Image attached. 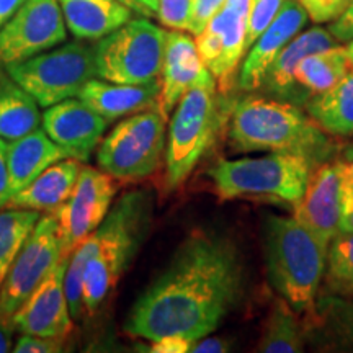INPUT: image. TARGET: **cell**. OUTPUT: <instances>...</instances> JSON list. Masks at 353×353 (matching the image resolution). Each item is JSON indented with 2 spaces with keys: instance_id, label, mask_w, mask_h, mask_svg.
Listing matches in <instances>:
<instances>
[{
  "instance_id": "1",
  "label": "cell",
  "mask_w": 353,
  "mask_h": 353,
  "mask_svg": "<svg viewBox=\"0 0 353 353\" xmlns=\"http://www.w3.org/2000/svg\"><path fill=\"white\" fill-rule=\"evenodd\" d=\"M244 288L236 242L223 234L193 232L132 304L125 330L149 342L180 335L193 345L223 324Z\"/></svg>"
},
{
  "instance_id": "2",
  "label": "cell",
  "mask_w": 353,
  "mask_h": 353,
  "mask_svg": "<svg viewBox=\"0 0 353 353\" xmlns=\"http://www.w3.org/2000/svg\"><path fill=\"white\" fill-rule=\"evenodd\" d=\"M152 196L130 192L114 203L95 229L70 254L65 268V293L74 319L94 312L107 299L151 226Z\"/></svg>"
},
{
  "instance_id": "3",
  "label": "cell",
  "mask_w": 353,
  "mask_h": 353,
  "mask_svg": "<svg viewBox=\"0 0 353 353\" xmlns=\"http://www.w3.org/2000/svg\"><path fill=\"white\" fill-rule=\"evenodd\" d=\"M237 152H293L316 162L329 156V139L298 105L272 97L249 95L232 107L228 131Z\"/></svg>"
},
{
  "instance_id": "4",
  "label": "cell",
  "mask_w": 353,
  "mask_h": 353,
  "mask_svg": "<svg viewBox=\"0 0 353 353\" xmlns=\"http://www.w3.org/2000/svg\"><path fill=\"white\" fill-rule=\"evenodd\" d=\"M327 249L294 216H272L265 228L268 280L298 316L316 307Z\"/></svg>"
},
{
  "instance_id": "5",
  "label": "cell",
  "mask_w": 353,
  "mask_h": 353,
  "mask_svg": "<svg viewBox=\"0 0 353 353\" xmlns=\"http://www.w3.org/2000/svg\"><path fill=\"white\" fill-rule=\"evenodd\" d=\"M223 100L218 82L206 79L180 99L170 114L165 145V187L175 190L185 183L208 151L223 121Z\"/></svg>"
},
{
  "instance_id": "6",
  "label": "cell",
  "mask_w": 353,
  "mask_h": 353,
  "mask_svg": "<svg viewBox=\"0 0 353 353\" xmlns=\"http://www.w3.org/2000/svg\"><path fill=\"white\" fill-rule=\"evenodd\" d=\"M312 162L301 154L270 152L262 157L223 159L210 169L219 200L272 196L296 205L306 190Z\"/></svg>"
},
{
  "instance_id": "7",
  "label": "cell",
  "mask_w": 353,
  "mask_h": 353,
  "mask_svg": "<svg viewBox=\"0 0 353 353\" xmlns=\"http://www.w3.org/2000/svg\"><path fill=\"white\" fill-rule=\"evenodd\" d=\"M3 68L39 107L48 108L79 97L85 83L97 77L95 46L72 41Z\"/></svg>"
},
{
  "instance_id": "8",
  "label": "cell",
  "mask_w": 353,
  "mask_h": 353,
  "mask_svg": "<svg viewBox=\"0 0 353 353\" xmlns=\"http://www.w3.org/2000/svg\"><path fill=\"white\" fill-rule=\"evenodd\" d=\"M167 118L157 107L132 113L100 143L97 162L118 180H143L165 157Z\"/></svg>"
},
{
  "instance_id": "9",
  "label": "cell",
  "mask_w": 353,
  "mask_h": 353,
  "mask_svg": "<svg viewBox=\"0 0 353 353\" xmlns=\"http://www.w3.org/2000/svg\"><path fill=\"white\" fill-rule=\"evenodd\" d=\"M167 32L148 19L130 20L95 46L97 77L144 83L161 77Z\"/></svg>"
},
{
  "instance_id": "10",
  "label": "cell",
  "mask_w": 353,
  "mask_h": 353,
  "mask_svg": "<svg viewBox=\"0 0 353 353\" xmlns=\"http://www.w3.org/2000/svg\"><path fill=\"white\" fill-rule=\"evenodd\" d=\"M63 259L56 216H43L26 237L0 288V316L12 317Z\"/></svg>"
},
{
  "instance_id": "11",
  "label": "cell",
  "mask_w": 353,
  "mask_h": 353,
  "mask_svg": "<svg viewBox=\"0 0 353 353\" xmlns=\"http://www.w3.org/2000/svg\"><path fill=\"white\" fill-rule=\"evenodd\" d=\"M257 0H226L196 34V50L213 74L221 94L236 83V70L245 56L247 20Z\"/></svg>"
},
{
  "instance_id": "12",
  "label": "cell",
  "mask_w": 353,
  "mask_h": 353,
  "mask_svg": "<svg viewBox=\"0 0 353 353\" xmlns=\"http://www.w3.org/2000/svg\"><path fill=\"white\" fill-rule=\"evenodd\" d=\"M117 192L114 176L101 169L81 167L70 196L52 211L64 257H70V254L100 226L112 208Z\"/></svg>"
},
{
  "instance_id": "13",
  "label": "cell",
  "mask_w": 353,
  "mask_h": 353,
  "mask_svg": "<svg viewBox=\"0 0 353 353\" xmlns=\"http://www.w3.org/2000/svg\"><path fill=\"white\" fill-rule=\"evenodd\" d=\"M68 38L57 0H25L0 28V65L30 59Z\"/></svg>"
},
{
  "instance_id": "14",
  "label": "cell",
  "mask_w": 353,
  "mask_h": 353,
  "mask_svg": "<svg viewBox=\"0 0 353 353\" xmlns=\"http://www.w3.org/2000/svg\"><path fill=\"white\" fill-rule=\"evenodd\" d=\"M68 262L69 257L61 260L32 296L13 312L12 322L17 332L52 339H65L70 334L74 317L64 285Z\"/></svg>"
},
{
  "instance_id": "15",
  "label": "cell",
  "mask_w": 353,
  "mask_h": 353,
  "mask_svg": "<svg viewBox=\"0 0 353 353\" xmlns=\"http://www.w3.org/2000/svg\"><path fill=\"white\" fill-rule=\"evenodd\" d=\"M343 161L322 162L309 175L301 200L294 205V218L311 231L327 249L341 232Z\"/></svg>"
},
{
  "instance_id": "16",
  "label": "cell",
  "mask_w": 353,
  "mask_h": 353,
  "mask_svg": "<svg viewBox=\"0 0 353 353\" xmlns=\"http://www.w3.org/2000/svg\"><path fill=\"white\" fill-rule=\"evenodd\" d=\"M41 125L68 157L87 162L100 144L110 121L74 97L48 107L41 114Z\"/></svg>"
},
{
  "instance_id": "17",
  "label": "cell",
  "mask_w": 353,
  "mask_h": 353,
  "mask_svg": "<svg viewBox=\"0 0 353 353\" xmlns=\"http://www.w3.org/2000/svg\"><path fill=\"white\" fill-rule=\"evenodd\" d=\"M307 19V12L298 0H285L275 20L245 52L237 77V87L241 90H259L268 68L286 44L301 33Z\"/></svg>"
},
{
  "instance_id": "18",
  "label": "cell",
  "mask_w": 353,
  "mask_h": 353,
  "mask_svg": "<svg viewBox=\"0 0 353 353\" xmlns=\"http://www.w3.org/2000/svg\"><path fill=\"white\" fill-rule=\"evenodd\" d=\"M210 77L214 76L203 64L195 39L179 30L167 33L157 110L169 120L176 103L190 88Z\"/></svg>"
},
{
  "instance_id": "19",
  "label": "cell",
  "mask_w": 353,
  "mask_h": 353,
  "mask_svg": "<svg viewBox=\"0 0 353 353\" xmlns=\"http://www.w3.org/2000/svg\"><path fill=\"white\" fill-rule=\"evenodd\" d=\"M335 44H337L335 38L327 28H322V26H314V28L298 33L268 68L260 88H263L265 94L272 99L290 101L298 107L299 103H306L307 97L303 94L294 81V70L306 56L329 50Z\"/></svg>"
},
{
  "instance_id": "20",
  "label": "cell",
  "mask_w": 353,
  "mask_h": 353,
  "mask_svg": "<svg viewBox=\"0 0 353 353\" xmlns=\"http://www.w3.org/2000/svg\"><path fill=\"white\" fill-rule=\"evenodd\" d=\"M159 92L161 77L144 83H114L103 79H92L82 88L79 99L112 123L118 118L156 107Z\"/></svg>"
},
{
  "instance_id": "21",
  "label": "cell",
  "mask_w": 353,
  "mask_h": 353,
  "mask_svg": "<svg viewBox=\"0 0 353 353\" xmlns=\"http://www.w3.org/2000/svg\"><path fill=\"white\" fill-rule=\"evenodd\" d=\"M63 159H68V154L39 128L23 138L10 141L7 145L8 187L6 206L15 193L28 187L41 172Z\"/></svg>"
},
{
  "instance_id": "22",
  "label": "cell",
  "mask_w": 353,
  "mask_h": 353,
  "mask_svg": "<svg viewBox=\"0 0 353 353\" xmlns=\"http://www.w3.org/2000/svg\"><path fill=\"white\" fill-rule=\"evenodd\" d=\"M81 164L76 159H63L48 167L28 187L15 193L7 203V208L34 211H56L68 200L76 187Z\"/></svg>"
},
{
  "instance_id": "23",
  "label": "cell",
  "mask_w": 353,
  "mask_h": 353,
  "mask_svg": "<svg viewBox=\"0 0 353 353\" xmlns=\"http://www.w3.org/2000/svg\"><path fill=\"white\" fill-rule=\"evenodd\" d=\"M65 26L77 39H101L131 20L120 0H57Z\"/></svg>"
},
{
  "instance_id": "24",
  "label": "cell",
  "mask_w": 353,
  "mask_h": 353,
  "mask_svg": "<svg viewBox=\"0 0 353 353\" xmlns=\"http://www.w3.org/2000/svg\"><path fill=\"white\" fill-rule=\"evenodd\" d=\"M304 107L312 121L327 134L353 136V69L327 90L309 97Z\"/></svg>"
},
{
  "instance_id": "25",
  "label": "cell",
  "mask_w": 353,
  "mask_h": 353,
  "mask_svg": "<svg viewBox=\"0 0 353 353\" xmlns=\"http://www.w3.org/2000/svg\"><path fill=\"white\" fill-rule=\"evenodd\" d=\"M41 125L38 101L0 70V138L7 143L23 138Z\"/></svg>"
},
{
  "instance_id": "26",
  "label": "cell",
  "mask_w": 353,
  "mask_h": 353,
  "mask_svg": "<svg viewBox=\"0 0 353 353\" xmlns=\"http://www.w3.org/2000/svg\"><path fill=\"white\" fill-rule=\"evenodd\" d=\"M353 69L345 46H335L329 50L312 52L304 57L294 70V81L304 95L312 97L327 90Z\"/></svg>"
},
{
  "instance_id": "27",
  "label": "cell",
  "mask_w": 353,
  "mask_h": 353,
  "mask_svg": "<svg viewBox=\"0 0 353 353\" xmlns=\"http://www.w3.org/2000/svg\"><path fill=\"white\" fill-rule=\"evenodd\" d=\"M296 312L283 299L273 306L267 319L257 352L262 353H299L304 350L303 330L299 327Z\"/></svg>"
},
{
  "instance_id": "28",
  "label": "cell",
  "mask_w": 353,
  "mask_h": 353,
  "mask_svg": "<svg viewBox=\"0 0 353 353\" xmlns=\"http://www.w3.org/2000/svg\"><path fill=\"white\" fill-rule=\"evenodd\" d=\"M322 283L327 296H353V232L341 231L329 242Z\"/></svg>"
},
{
  "instance_id": "29",
  "label": "cell",
  "mask_w": 353,
  "mask_h": 353,
  "mask_svg": "<svg viewBox=\"0 0 353 353\" xmlns=\"http://www.w3.org/2000/svg\"><path fill=\"white\" fill-rule=\"evenodd\" d=\"M41 218L39 211L8 208L0 211V288L21 245Z\"/></svg>"
},
{
  "instance_id": "30",
  "label": "cell",
  "mask_w": 353,
  "mask_h": 353,
  "mask_svg": "<svg viewBox=\"0 0 353 353\" xmlns=\"http://www.w3.org/2000/svg\"><path fill=\"white\" fill-rule=\"evenodd\" d=\"M324 332L334 345L343 350H353V296L337 298L322 294L316 301Z\"/></svg>"
},
{
  "instance_id": "31",
  "label": "cell",
  "mask_w": 353,
  "mask_h": 353,
  "mask_svg": "<svg viewBox=\"0 0 353 353\" xmlns=\"http://www.w3.org/2000/svg\"><path fill=\"white\" fill-rule=\"evenodd\" d=\"M285 0H257L250 12L249 20H247V33H245V52L249 48L257 41V38L265 30L270 26L275 17L280 12Z\"/></svg>"
},
{
  "instance_id": "32",
  "label": "cell",
  "mask_w": 353,
  "mask_h": 353,
  "mask_svg": "<svg viewBox=\"0 0 353 353\" xmlns=\"http://www.w3.org/2000/svg\"><path fill=\"white\" fill-rule=\"evenodd\" d=\"M192 0H159L157 17L167 28L188 32Z\"/></svg>"
},
{
  "instance_id": "33",
  "label": "cell",
  "mask_w": 353,
  "mask_h": 353,
  "mask_svg": "<svg viewBox=\"0 0 353 353\" xmlns=\"http://www.w3.org/2000/svg\"><path fill=\"white\" fill-rule=\"evenodd\" d=\"M316 23H330L348 7L352 0H298Z\"/></svg>"
},
{
  "instance_id": "34",
  "label": "cell",
  "mask_w": 353,
  "mask_h": 353,
  "mask_svg": "<svg viewBox=\"0 0 353 353\" xmlns=\"http://www.w3.org/2000/svg\"><path fill=\"white\" fill-rule=\"evenodd\" d=\"M64 339L39 337V335L21 334V337L13 343L15 353H57L63 352Z\"/></svg>"
},
{
  "instance_id": "35",
  "label": "cell",
  "mask_w": 353,
  "mask_h": 353,
  "mask_svg": "<svg viewBox=\"0 0 353 353\" xmlns=\"http://www.w3.org/2000/svg\"><path fill=\"white\" fill-rule=\"evenodd\" d=\"M226 0H192V13H190V33L196 37L208 25L213 15L224 6Z\"/></svg>"
},
{
  "instance_id": "36",
  "label": "cell",
  "mask_w": 353,
  "mask_h": 353,
  "mask_svg": "<svg viewBox=\"0 0 353 353\" xmlns=\"http://www.w3.org/2000/svg\"><path fill=\"white\" fill-rule=\"evenodd\" d=\"M327 30L337 43L350 41L353 38V0L348 3V7L342 12L341 17H337L334 21H330Z\"/></svg>"
},
{
  "instance_id": "37",
  "label": "cell",
  "mask_w": 353,
  "mask_h": 353,
  "mask_svg": "<svg viewBox=\"0 0 353 353\" xmlns=\"http://www.w3.org/2000/svg\"><path fill=\"white\" fill-rule=\"evenodd\" d=\"M190 348H192V342H188L187 339L180 335H165L152 342L151 350L157 353H185L190 352Z\"/></svg>"
},
{
  "instance_id": "38",
  "label": "cell",
  "mask_w": 353,
  "mask_h": 353,
  "mask_svg": "<svg viewBox=\"0 0 353 353\" xmlns=\"http://www.w3.org/2000/svg\"><path fill=\"white\" fill-rule=\"evenodd\" d=\"M341 231L353 232V183L343 179Z\"/></svg>"
},
{
  "instance_id": "39",
  "label": "cell",
  "mask_w": 353,
  "mask_h": 353,
  "mask_svg": "<svg viewBox=\"0 0 353 353\" xmlns=\"http://www.w3.org/2000/svg\"><path fill=\"white\" fill-rule=\"evenodd\" d=\"M7 145L6 139L0 138V208L6 206L8 187V165H7Z\"/></svg>"
},
{
  "instance_id": "40",
  "label": "cell",
  "mask_w": 353,
  "mask_h": 353,
  "mask_svg": "<svg viewBox=\"0 0 353 353\" xmlns=\"http://www.w3.org/2000/svg\"><path fill=\"white\" fill-rule=\"evenodd\" d=\"M17 329L13 325L12 317L0 316V353H7L13 350V335Z\"/></svg>"
},
{
  "instance_id": "41",
  "label": "cell",
  "mask_w": 353,
  "mask_h": 353,
  "mask_svg": "<svg viewBox=\"0 0 353 353\" xmlns=\"http://www.w3.org/2000/svg\"><path fill=\"white\" fill-rule=\"evenodd\" d=\"M228 350V343L224 341H221V339H213V337H203L200 341H196L193 343L192 348H190V352H198V353H203V352H226Z\"/></svg>"
},
{
  "instance_id": "42",
  "label": "cell",
  "mask_w": 353,
  "mask_h": 353,
  "mask_svg": "<svg viewBox=\"0 0 353 353\" xmlns=\"http://www.w3.org/2000/svg\"><path fill=\"white\" fill-rule=\"evenodd\" d=\"M25 0H0V28L10 20V17L19 10Z\"/></svg>"
},
{
  "instance_id": "43",
  "label": "cell",
  "mask_w": 353,
  "mask_h": 353,
  "mask_svg": "<svg viewBox=\"0 0 353 353\" xmlns=\"http://www.w3.org/2000/svg\"><path fill=\"white\" fill-rule=\"evenodd\" d=\"M121 3H125L126 7H130L131 10H134V12H138V13H141V15H144V17H152V13L148 10V8H144L143 6H141V3H138L136 2V0H120Z\"/></svg>"
},
{
  "instance_id": "44",
  "label": "cell",
  "mask_w": 353,
  "mask_h": 353,
  "mask_svg": "<svg viewBox=\"0 0 353 353\" xmlns=\"http://www.w3.org/2000/svg\"><path fill=\"white\" fill-rule=\"evenodd\" d=\"M136 2L141 3L144 8H148L152 15H157V8H159V0H136Z\"/></svg>"
},
{
  "instance_id": "45",
  "label": "cell",
  "mask_w": 353,
  "mask_h": 353,
  "mask_svg": "<svg viewBox=\"0 0 353 353\" xmlns=\"http://www.w3.org/2000/svg\"><path fill=\"white\" fill-rule=\"evenodd\" d=\"M347 54H348V57H350V61H352V64H353V38L350 39V41H348V44H347Z\"/></svg>"
},
{
  "instance_id": "46",
  "label": "cell",
  "mask_w": 353,
  "mask_h": 353,
  "mask_svg": "<svg viewBox=\"0 0 353 353\" xmlns=\"http://www.w3.org/2000/svg\"><path fill=\"white\" fill-rule=\"evenodd\" d=\"M345 157H353V145H350L345 151Z\"/></svg>"
}]
</instances>
